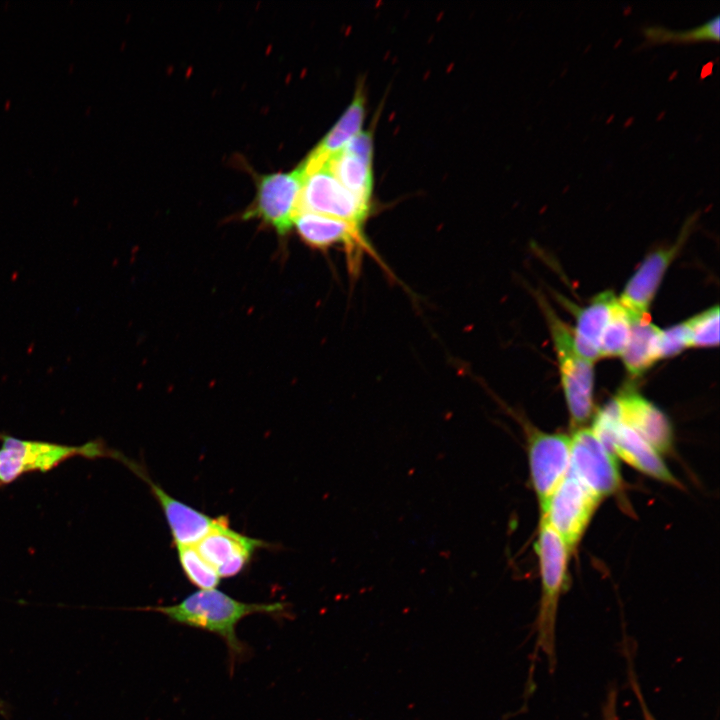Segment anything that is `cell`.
Here are the masks:
<instances>
[{"mask_svg": "<svg viewBox=\"0 0 720 720\" xmlns=\"http://www.w3.org/2000/svg\"><path fill=\"white\" fill-rule=\"evenodd\" d=\"M138 610L157 612L170 621L219 636L226 644L230 671L249 654L248 646L236 634L241 620L253 614L273 617L286 615L287 603H245L214 588L198 590L179 603L167 606H148Z\"/></svg>", "mask_w": 720, "mask_h": 720, "instance_id": "6da1fadb", "label": "cell"}, {"mask_svg": "<svg viewBox=\"0 0 720 720\" xmlns=\"http://www.w3.org/2000/svg\"><path fill=\"white\" fill-rule=\"evenodd\" d=\"M535 551L539 561L541 597L536 617V647L548 659L551 669L556 662V619L559 600L568 583L571 551L562 538L540 519Z\"/></svg>", "mask_w": 720, "mask_h": 720, "instance_id": "7a4b0ae2", "label": "cell"}, {"mask_svg": "<svg viewBox=\"0 0 720 720\" xmlns=\"http://www.w3.org/2000/svg\"><path fill=\"white\" fill-rule=\"evenodd\" d=\"M0 487L6 486L30 472H47L62 462L77 456L86 458L112 457L126 460L99 441L82 445L24 440L9 435L1 436Z\"/></svg>", "mask_w": 720, "mask_h": 720, "instance_id": "3957f363", "label": "cell"}, {"mask_svg": "<svg viewBox=\"0 0 720 720\" xmlns=\"http://www.w3.org/2000/svg\"><path fill=\"white\" fill-rule=\"evenodd\" d=\"M559 362L561 384L571 425L583 427L593 409V363L575 350L573 331L554 313L548 303L541 301Z\"/></svg>", "mask_w": 720, "mask_h": 720, "instance_id": "277c9868", "label": "cell"}, {"mask_svg": "<svg viewBox=\"0 0 720 720\" xmlns=\"http://www.w3.org/2000/svg\"><path fill=\"white\" fill-rule=\"evenodd\" d=\"M306 177L301 162L289 172H277L256 177V196L242 213L244 220L258 219L284 238L293 228L299 212V198Z\"/></svg>", "mask_w": 720, "mask_h": 720, "instance_id": "5b68a950", "label": "cell"}, {"mask_svg": "<svg viewBox=\"0 0 720 720\" xmlns=\"http://www.w3.org/2000/svg\"><path fill=\"white\" fill-rule=\"evenodd\" d=\"M600 500L568 472L541 509V518L573 552L583 537Z\"/></svg>", "mask_w": 720, "mask_h": 720, "instance_id": "8992f818", "label": "cell"}, {"mask_svg": "<svg viewBox=\"0 0 720 720\" xmlns=\"http://www.w3.org/2000/svg\"><path fill=\"white\" fill-rule=\"evenodd\" d=\"M369 210L370 202L346 189L334 176L328 162L306 175L300 193L298 214H321L363 228Z\"/></svg>", "mask_w": 720, "mask_h": 720, "instance_id": "52a82bcc", "label": "cell"}, {"mask_svg": "<svg viewBox=\"0 0 720 720\" xmlns=\"http://www.w3.org/2000/svg\"><path fill=\"white\" fill-rule=\"evenodd\" d=\"M569 472L600 499L614 494L621 486L615 455L591 427L577 428L570 436Z\"/></svg>", "mask_w": 720, "mask_h": 720, "instance_id": "ba28073f", "label": "cell"}, {"mask_svg": "<svg viewBox=\"0 0 720 720\" xmlns=\"http://www.w3.org/2000/svg\"><path fill=\"white\" fill-rule=\"evenodd\" d=\"M591 428L601 442L628 465L656 480L679 485L660 453L608 411L600 409Z\"/></svg>", "mask_w": 720, "mask_h": 720, "instance_id": "9c48e42d", "label": "cell"}, {"mask_svg": "<svg viewBox=\"0 0 720 720\" xmlns=\"http://www.w3.org/2000/svg\"><path fill=\"white\" fill-rule=\"evenodd\" d=\"M530 479L540 510L566 477L570 467V436L528 428Z\"/></svg>", "mask_w": 720, "mask_h": 720, "instance_id": "30bf717a", "label": "cell"}, {"mask_svg": "<svg viewBox=\"0 0 720 720\" xmlns=\"http://www.w3.org/2000/svg\"><path fill=\"white\" fill-rule=\"evenodd\" d=\"M293 227L305 245L316 250L343 246L352 273H357L364 252L375 256L374 248L364 235L363 228L341 219L301 212Z\"/></svg>", "mask_w": 720, "mask_h": 720, "instance_id": "8fae6325", "label": "cell"}, {"mask_svg": "<svg viewBox=\"0 0 720 720\" xmlns=\"http://www.w3.org/2000/svg\"><path fill=\"white\" fill-rule=\"evenodd\" d=\"M690 226L689 220L675 244L650 253L627 282L618 302L631 320L648 316L664 274L686 239Z\"/></svg>", "mask_w": 720, "mask_h": 720, "instance_id": "7c38bea8", "label": "cell"}, {"mask_svg": "<svg viewBox=\"0 0 720 720\" xmlns=\"http://www.w3.org/2000/svg\"><path fill=\"white\" fill-rule=\"evenodd\" d=\"M267 545L262 540L233 530L226 519L202 538L195 548L220 578H227L238 575L247 566L256 550Z\"/></svg>", "mask_w": 720, "mask_h": 720, "instance_id": "4fadbf2b", "label": "cell"}, {"mask_svg": "<svg viewBox=\"0 0 720 720\" xmlns=\"http://www.w3.org/2000/svg\"><path fill=\"white\" fill-rule=\"evenodd\" d=\"M136 474L149 485L158 501L176 546H195L226 520L224 517L212 518L172 497L155 484L141 467Z\"/></svg>", "mask_w": 720, "mask_h": 720, "instance_id": "5bb4252c", "label": "cell"}, {"mask_svg": "<svg viewBox=\"0 0 720 720\" xmlns=\"http://www.w3.org/2000/svg\"><path fill=\"white\" fill-rule=\"evenodd\" d=\"M619 421L651 444L660 454L672 444V427L667 416L639 393L625 390L617 395Z\"/></svg>", "mask_w": 720, "mask_h": 720, "instance_id": "9a60e30c", "label": "cell"}, {"mask_svg": "<svg viewBox=\"0 0 720 720\" xmlns=\"http://www.w3.org/2000/svg\"><path fill=\"white\" fill-rule=\"evenodd\" d=\"M617 298L611 291L597 295L591 303L578 309L573 331L574 347L584 359L594 362L599 356L601 337Z\"/></svg>", "mask_w": 720, "mask_h": 720, "instance_id": "2e32d148", "label": "cell"}, {"mask_svg": "<svg viewBox=\"0 0 720 720\" xmlns=\"http://www.w3.org/2000/svg\"><path fill=\"white\" fill-rule=\"evenodd\" d=\"M364 113V98L359 91L336 124L302 161L306 174L328 162L360 133Z\"/></svg>", "mask_w": 720, "mask_h": 720, "instance_id": "e0dca14e", "label": "cell"}, {"mask_svg": "<svg viewBox=\"0 0 720 720\" xmlns=\"http://www.w3.org/2000/svg\"><path fill=\"white\" fill-rule=\"evenodd\" d=\"M662 330L648 316L631 320V332L622 354L626 370L639 376L661 359L660 342Z\"/></svg>", "mask_w": 720, "mask_h": 720, "instance_id": "ac0fdd59", "label": "cell"}, {"mask_svg": "<svg viewBox=\"0 0 720 720\" xmlns=\"http://www.w3.org/2000/svg\"><path fill=\"white\" fill-rule=\"evenodd\" d=\"M328 165L346 189L370 202L373 189L372 158L360 156L343 148L328 160Z\"/></svg>", "mask_w": 720, "mask_h": 720, "instance_id": "d6986e66", "label": "cell"}, {"mask_svg": "<svg viewBox=\"0 0 720 720\" xmlns=\"http://www.w3.org/2000/svg\"><path fill=\"white\" fill-rule=\"evenodd\" d=\"M643 34L648 45L702 41L718 42L720 37V17L716 15L700 26L681 31L670 30L658 25L646 26L643 28Z\"/></svg>", "mask_w": 720, "mask_h": 720, "instance_id": "ffe728a7", "label": "cell"}, {"mask_svg": "<svg viewBox=\"0 0 720 720\" xmlns=\"http://www.w3.org/2000/svg\"><path fill=\"white\" fill-rule=\"evenodd\" d=\"M630 332L631 318L617 299L601 337L600 358L622 355L628 343Z\"/></svg>", "mask_w": 720, "mask_h": 720, "instance_id": "44dd1931", "label": "cell"}, {"mask_svg": "<svg viewBox=\"0 0 720 720\" xmlns=\"http://www.w3.org/2000/svg\"><path fill=\"white\" fill-rule=\"evenodd\" d=\"M178 559L187 579L200 590L214 589L220 577L198 553L195 546H176Z\"/></svg>", "mask_w": 720, "mask_h": 720, "instance_id": "7402d4cb", "label": "cell"}, {"mask_svg": "<svg viewBox=\"0 0 720 720\" xmlns=\"http://www.w3.org/2000/svg\"><path fill=\"white\" fill-rule=\"evenodd\" d=\"M689 347H714L719 344V307L715 305L685 321Z\"/></svg>", "mask_w": 720, "mask_h": 720, "instance_id": "603a6c76", "label": "cell"}, {"mask_svg": "<svg viewBox=\"0 0 720 720\" xmlns=\"http://www.w3.org/2000/svg\"><path fill=\"white\" fill-rule=\"evenodd\" d=\"M687 347H689V334L685 322L662 330L660 342L661 359L673 357Z\"/></svg>", "mask_w": 720, "mask_h": 720, "instance_id": "cb8c5ba5", "label": "cell"}, {"mask_svg": "<svg viewBox=\"0 0 720 720\" xmlns=\"http://www.w3.org/2000/svg\"><path fill=\"white\" fill-rule=\"evenodd\" d=\"M629 674H630V682H631L632 689L635 692L636 698H637L638 703L642 710L643 720H656L655 717L650 712L648 706L646 705V702L643 698V695L641 693V690L639 688V685L636 682V679H635L633 673L629 672Z\"/></svg>", "mask_w": 720, "mask_h": 720, "instance_id": "d4e9b609", "label": "cell"}, {"mask_svg": "<svg viewBox=\"0 0 720 720\" xmlns=\"http://www.w3.org/2000/svg\"><path fill=\"white\" fill-rule=\"evenodd\" d=\"M603 720H618L616 710V694L611 692L603 710Z\"/></svg>", "mask_w": 720, "mask_h": 720, "instance_id": "484cf974", "label": "cell"}, {"mask_svg": "<svg viewBox=\"0 0 720 720\" xmlns=\"http://www.w3.org/2000/svg\"><path fill=\"white\" fill-rule=\"evenodd\" d=\"M0 714L4 717L8 714V708L6 703L0 698Z\"/></svg>", "mask_w": 720, "mask_h": 720, "instance_id": "4316f807", "label": "cell"}]
</instances>
